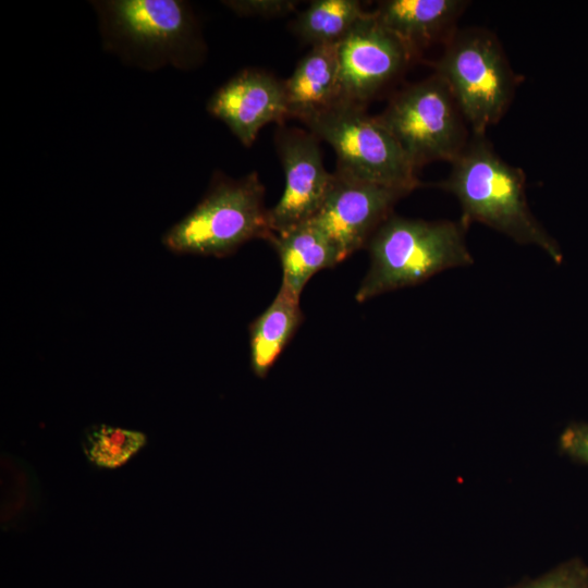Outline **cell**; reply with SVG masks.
Instances as JSON below:
<instances>
[{"label":"cell","instance_id":"obj_1","mask_svg":"<svg viewBox=\"0 0 588 588\" xmlns=\"http://www.w3.org/2000/svg\"><path fill=\"white\" fill-rule=\"evenodd\" d=\"M437 185L458 200L460 221L467 230L474 222L481 223L516 243L541 248L556 264L562 261L556 240L530 210L523 169L503 160L486 135H471Z\"/></svg>","mask_w":588,"mask_h":588},{"label":"cell","instance_id":"obj_2","mask_svg":"<svg viewBox=\"0 0 588 588\" xmlns=\"http://www.w3.org/2000/svg\"><path fill=\"white\" fill-rule=\"evenodd\" d=\"M102 47L124 63L146 71L191 70L206 56V44L189 3L181 0L91 2Z\"/></svg>","mask_w":588,"mask_h":588},{"label":"cell","instance_id":"obj_3","mask_svg":"<svg viewBox=\"0 0 588 588\" xmlns=\"http://www.w3.org/2000/svg\"><path fill=\"white\" fill-rule=\"evenodd\" d=\"M466 231L460 220L427 221L393 212L366 246L370 265L355 299L364 303L417 285L446 269L470 266L474 257L466 244Z\"/></svg>","mask_w":588,"mask_h":588},{"label":"cell","instance_id":"obj_4","mask_svg":"<svg viewBox=\"0 0 588 588\" xmlns=\"http://www.w3.org/2000/svg\"><path fill=\"white\" fill-rule=\"evenodd\" d=\"M265 187L257 172L241 179L216 173L203 199L162 236L175 254L224 257L272 231Z\"/></svg>","mask_w":588,"mask_h":588},{"label":"cell","instance_id":"obj_5","mask_svg":"<svg viewBox=\"0 0 588 588\" xmlns=\"http://www.w3.org/2000/svg\"><path fill=\"white\" fill-rule=\"evenodd\" d=\"M432 68L452 91L471 135H486L500 122L520 83L495 34L481 27L457 28Z\"/></svg>","mask_w":588,"mask_h":588},{"label":"cell","instance_id":"obj_6","mask_svg":"<svg viewBox=\"0 0 588 588\" xmlns=\"http://www.w3.org/2000/svg\"><path fill=\"white\" fill-rule=\"evenodd\" d=\"M302 122L333 148L336 172L408 194L421 185L399 143L363 106L338 101Z\"/></svg>","mask_w":588,"mask_h":588},{"label":"cell","instance_id":"obj_7","mask_svg":"<svg viewBox=\"0 0 588 588\" xmlns=\"http://www.w3.org/2000/svg\"><path fill=\"white\" fill-rule=\"evenodd\" d=\"M377 119L416 170L433 161L453 162L471 137L452 91L434 72L394 95Z\"/></svg>","mask_w":588,"mask_h":588},{"label":"cell","instance_id":"obj_8","mask_svg":"<svg viewBox=\"0 0 588 588\" xmlns=\"http://www.w3.org/2000/svg\"><path fill=\"white\" fill-rule=\"evenodd\" d=\"M339 101L364 106L414 59L409 50L367 12L339 42Z\"/></svg>","mask_w":588,"mask_h":588},{"label":"cell","instance_id":"obj_9","mask_svg":"<svg viewBox=\"0 0 588 588\" xmlns=\"http://www.w3.org/2000/svg\"><path fill=\"white\" fill-rule=\"evenodd\" d=\"M408 193L333 172L330 191L308 222L336 248L342 260L366 247L394 205Z\"/></svg>","mask_w":588,"mask_h":588},{"label":"cell","instance_id":"obj_10","mask_svg":"<svg viewBox=\"0 0 588 588\" xmlns=\"http://www.w3.org/2000/svg\"><path fill=\"white\" fill-rule=\"evenodd\" d=\"M277 150L284 176V191L269 209L272 233H281L311 220L322 206L333 173L326 170L318 138L301 130L277 133Z\"/></svg>","mask_w":588,"mask_h":588},{"label":"cell","instance_id":"obj_11","mask_svg":"<svg viewBox=\"0 0 588 588\" xmlns=\"http://www.w3.org/2000/svg\"><path fill=\"white\" fill-rule=\"evenodd\" d=\"M206 109L245 147L253 145L266 124L290 118L284 83L256 69H244L222 84Z\"/></svg>","mask_w":588,"mask_h":588},{"label":"cell","instance_id":"obj_12","mask_svg":"<svg viewBox=\"0 0 588 588\" xmlns=\"http://www.w3.org/2000/svg\"><path fill=\"white\" fill-rule=\"evenodd\" d=\"M468 5L466 0H384L372 13L416 58L430 45L443 46Z\"/></svg>","mask_w":588,"mask_h":588},{"label":"cell","instance_id":"obj_13","mask_svg":"<svg viewBox=\"0 0 588 588\" xmlns=\"http://www.w3.org/2000/svg\"><path fill=\"white\" fill-rule=\"evenodd\" d=\"M338 49L339 44L311 47L283 82L290 118L304 121L339 101Z\"/></svg>","mask_w":588,"mask_h":588},{"label":"cell","instance_id":"obj_14","mask_svg":"<svg viewBox=\"0 0 588 588\" xmlns=\"http://www.w3.org/2000/svg\"><path fill=\"white\" fill-rule=\"evenodd\" d=\"M268 242L281 262V285L298 298L315 273L343 261L331 242L309 222L272 233Z\"/></svg>","mask_w":588,"mask_h":588},{"label":"cell","instance_id":"obj_15","mask_svg":"<svg viewBox=\"0 0 588 588\" xmlns=\"http://www.w3.org/2000/svg\"><path fill=\"white\" fill-rule=\"evenodd\" d=\"M299 299L284 286L249 324L250 368L265 378L304 320Z\"/></svg>","mask_w":588,"mask_h":588},{"label":"cell","instance_id":"obj_16","mask_svg":"<svg viewBox=\"0 0 588 588\" xmlns=\"http://www.w3.org/2000/svg\"><path fill=\"white\" fill-rule=\"evenodd\" d=\"M1 526L4 530L29 526L40 505V488L33 469L14 455L1 454Z\"/></svg>","mask_w":588,"mask_h":588},{"label":"cell","instance_id":"obj_17","mask_svg":"<svg viewBox=\"0 0 588 588\" xmlns=\"http://www.w3.org/2000/svg\"><path fill=\"white\" fill-rule=\"evenodd\" d=\"M366 13L357 0H316L297 15L293 29L311 47L339 44Z\"/></svg>","mask_w":588,"mask_h":588},{"label":"cell","instance_id":"obj_18","mask_svg":"<svg viewBox=\"0 0 588 588\" xmlns=\"http://www.w3.org/2000/svg\"><path fill=\"white\" fill-rule=\"evenodd\" d=\"M146 433L96 424L87 427L81 438L86 461L97 469H118L127 464L147 444Z\"/></svg>","mask_w":588,"mask_h":588},{"label":"cell","instance_id":"obj_19","mask_svg":"<svg viewBox=\"0 0 588 588\" xmlns=\"http://www.w3.org/2000/svg\"><path fill=\"white\" fill-rule=\"evenodd\" d=\"M514 588H588V568L577 561H572L538 579Z\"/></svg>","mask_w":588,"mask_h":588},{"label":"cell","instance_id":"obj_20","mask_svg":"<svg viewBox=\"0 0 588 588\" xmlns=\"http://www.w3.org/2000/svg\"><path fill=\"white\" fill-rule=\"evenodd\" d=\"M223 4L241 16L275 17L292 12L297 1L291 0H232Z\"/></svg>","mask_w":588,"mask_h":588},{"label":"cell","instance_id":"obj_21","mask_svg":"<svg viewBox=\"0 0 588 588\" xmlns=\"http://www.w3.org/2000/svg\"><path fill=\"white\" fill-rule=\"evenodd\" d=\"M562 450L588 464V424H574L565 429L560 439Z\"/></svg>","mask_w":588,"mask_h":588}]
</instances>
